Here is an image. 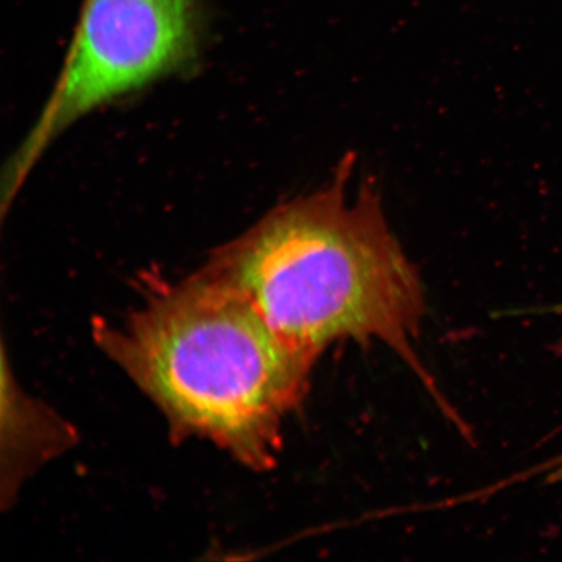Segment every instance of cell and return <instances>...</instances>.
<instances>
[{
  "mask_svg": "<svg viewBox=\"0 0 562 562\" xmlns=\"http://www.w3.org/2000/svg\"><path fill=\"white\" fill-rule=\"evenodd\" d=\"M200 0H83L58 82L4 178L15 196L48 144L77 119L191 61Z\"/></svg>",
  "mask_w": 562,
  "mask_h": 562,
  "instance_id": "3957f363",
  "label": "cell"
},
{
  "mask_svg": "<svg viewBox=\"0 0 562 562\" xmlns=\"http://www.w3.org/2000/svg\"><path fill=\"white\" fill-rule=\"evenodd\" d=\"M331 184L273 211L210 267L240 290L281 340L306 356L339 340L386 344L416 367L425 312L416 267L374 192Z\"/></svg>",
  "mask_w": 562,
  "mask_h": 562,
  "instance_id": "7a4b0ae2",
  "label": "cell"
},
{
  "mask_svg": "<svg viewBox=\"0 0 562 562\" xmlns=\"http://www.w3.org/2000/svg\"><path fill=\"white\" fill-rule=\"evenodd\" d=\"M94 334L176 437L205 438L261 470L277 459L281 426L304 398L315 361L211 269L157 291L124 323H97Z\"/></svg>",
  "mask_w": 562,
  "mask_h": 562,
  "instance_id": "6da1fadb",
  "label": "cell"
}]
</instances>
